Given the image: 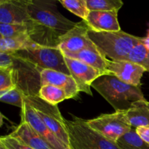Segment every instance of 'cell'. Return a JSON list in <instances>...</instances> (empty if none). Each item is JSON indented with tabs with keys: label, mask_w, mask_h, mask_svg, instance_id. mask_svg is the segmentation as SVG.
<instances>
[{
	"label": "cell",
	"mask_w": 149,
	"mask_h": 149,
	"mask_svg": "<svg viewBox=\"0 0 149 149\" xmlns=\"http://www.w3.org/2000/svg\"><path fill=\"white\" fill-rule=\"evenodd\" d=\"M29 36L39 45L58 47L59 39L77 23L58 11L55 0H29Z\"/></svg>",
	"instance_id": "obj_1"
},
{
	"label": "cell",
	"mask_w": 149,
	"mask_h": 149,
	"mask_svg": "<svg viewBox=\"0 0 149 149\" xmlns=\"http://www.w3.org/2000/svg\"><path fill=\"white\" fill-rule=\"evenodd\" d=\"M91 87L111 105L115 111L128 110L133 103L145 99L141 87L127 84L112 74L98 77Z\"/></svg>",
	"instance_id": "obj_2"
},
{
	"label": "cell",
	"mask_w": 149,
	"mask_h": 149,
	"mask_svg": "<svg viewBox=\"0 0 149 149\" xmlns=\"http://www.w3.org/2000/svg\"><path fill=\"white\" fill-rule=\"evenodd\" d=\"M88 36L97 49L111 61H126L134 47L142 40V37L130 34L122 30L97 32L88 29Z\"/></svg>",
	"instance_id": "obj_3"
},
{
	"label": "cell",
	"mask_w": 149,
	"mask_h": 149,
	"mask_svg": "<svg viewBox=\"0 0 149 149\" xmlns=\"http://www.w3.org/2000/svg\"><path fill=\"white\" fill-rule=\"evenodd\" d=\"M71 149H120L116 143L92 129L87 120L73 116L72 119H65Z\"/></svg>",
	"instance_id": "obj_4"
},
{
	"label": "cell",
	"mask_w": 149,
	"mask_h": 149,
	"mask_svg": "<svg viewBox=\"0 0 149 149\" xmlns=\"http://www.w3.org/2000/svg\"><path fill=\"white\" fill-rule=\"evenodd\" d=\"M15 55L36 67L38 70L49 69L70 74L63 52L59 47H45L36 44L23 50L14 52Z\"/></svg>",
	"instance_id": "obj_5"
},
{
	"label": "cell",
	"mask_w": 149,
	"mask_h": 149,
	"mask_svg": "<svg viewBox=\"0 0 149 149\" xmlns=\"http://www.w3.org/2000/svg\"><path fill=\"white\" fill-rule=\"evenodd\" d=\"M24 100L36 111L47 127L68 147L70 141L65 125V119L61 115L58 106L47 103L38 95H24Z\"/></svg>",
	"instance_id": "obj_6"
},
{
	"label": "cell",
	"mask_w": 149,
	"mask_h": 149,
	"mask_svg": "<svg viewBox=\"0 0 149 149\" xmlns=\"http://www.w3.org/2000/svg\"><path fill=\"white\" fill-rule=\"evenodd\" d=\"M87 123L92 129L114 143L132 129L127 116V111H116L114 113L102 114L87 120Z\"/></svg>",
	"instance_id": "obj_7"
},
{
	"label": "cell",
	"mask_w": 149,
	"mask_h": 149,
	"mask_svg": "<svg viewBox=\"0 0 149 149\" xmlns=\"http://www.w3.org/2000/svg\"><path fill=\"white\" fill-rule=\"evenodd\" d=\"M88 29L82 20L60 38L58 47L63 55L77 53L83 49H98L89 38Z\"/></svg>",
	"instance_id": "obj_8"
},
{
	"label": "cell",
	"mask_w": 149,
	"mask_h": 149,
	"mask_svg": "<svg viewBox=\"0 0 149 149\" xmlns=\"http://www.w3.org/2000/svg\"><path fill=\"white\" fill-rule=\"evenodd\" d=\"M21 121L29 124L52 149H71L47 127L33 108L25 100L21 108Z\"/></svg>",
	"instance_id": "obj_9"
},
{
	"label": "cell",
	"mask_w": 149,
	"mask_h": 149,
	"mask_svg": "<svg viewBox=\"0 0 149 149\" xmlns=\"http://www.w3.org/2000/svg\"><path fill=\"white\" fill-rule=\"evenodd\" d=\"M64 58L70 74L77 82L79 91L93 95L91 91L92 84L98 77L104 74L99 70L78 60L65 56H64Z\"/></svg>",
	"instance_id": "obj_10"
},
{
	"label": "cell",
	"mask_w": 149,
	"mask_h": 149,
	"mask_svg": "<svg viewBox=\"0 0 149 149\" xmlns=\"http://www.w3.org/2000/svg\"><path fill=\"white\" fill-rule=\"evenodd\" d=\"M30 21L29 0H1L0 23L29 24Z\"/></svg>",
	"instance_id": "obj_11"
},
{
	"label": "cell",
	"mask_w": 149,
	"mask_h": 149,
	"mask_svg": "<svg viewBox=\"0 0 149 149\" xmlns=\"http://www.w3.org/2000/svg\"><path fill=\"white\" fill-rule=\"evenodd\" d=\"M146 70L138 64L129 61L109 60L107 72L127 84L141 87V80Z\"/></svg>",
	"instance_id": "obj_12"
},
{
	"label": "cell",
	"mask_w": 149,
	"mask_h": 149,
	"mask_svg": "<svg viewBox=\"0 0 149 149\" xmlns=\"http://www.w3.org/2000/svg\"><path fill=\"white\" fill-rule=\"evenodd\" d=\"M46 84L63 89L66 93L68 99L76 97L80 92L77 82L71 75L54 70L45 69L40 72V86Z\"/></svg>",
	"instance_id": "obj_13"
},
{
	"label": "cell",
	"mask_w": 149,
	"mask_h": 149,
	"mask_svg": "<svg viewBox=\"0 0 149 149\" xmlns=\"http://www.w3.org/2000/svg\"><path fill=\"white\" fill-rule=\"evenodd\" d=\"M90 30L97 32L121 31L118 21V13L114 12L90 11L84 21Z\"/></svg>",
	"instance_id": "obj_14"
},
{
	"label": "cell",
	"mask_w": 149,
	"mask_h": 149,
	"mask_svg": "<svg viewBox=\"0 0 149 149\" xmlns=\"http://www.w3.org/2000/svg\"><path fill=\"white\" fill-rule=\"evenodd\" d=\"M10 135L33 149H52L29 124L23 121Z\"/></svg>",
	"instance_id": "obj_15"
},
{
	"label": "cell",
	"mask_w": 149,
	"mask_h": 149,
	"mask_svg": "<svg viewBox=\"0 0 149 149\" xmlns=\"http://www.w3.org/2000/svg\"><path fill=\"white\" fill-rule=\"evenodd\" d=\"M64 56L81 61L100 71L104 75H109L107 67L109 60L99 49H83L77 53L68 54Z\"/></svg>",
	"instance_id": "obj_16"
},
{
	"label": "cell",
	"mask_w": 149,
	"mask_h": 149,
	"mask_svg": "<svg viewBox=\"0 0 149 149\" xmlns=\"http://www.w3.org/2000/svg\"><path fill=\"white\" fill-rule=\"evenodd\" d=\"M127 116L132 128L149 125V102L146 99L138 100L127 110Z\"/></svg>",
	"instance_id": "obj_17"
},
{
	"label": "cell",
	"mask_w": 149,
	"mask_h": 149,
	"mask_svg": "<svg viewBox=\"0 0 149 149\" xmlns=\"http://www.w3.org/2000/svg\"><path fill=\"white\" fill-rule=\"evenodd\" d=\"M36 45L29 35L0 39V52L14 53Z\"/></svg>",
	"instance_id": "obj_18"
},
{
	"label": "cell",
	"mask_w": 149,
	"mask_h": 149,
	"mask_svg": "<svg viewBox=\"0 0 149 149\" xmlns=\"http://www.w3.org/2000/svg\"><path fill=\"white\" fill-rule=\"evenodd\" d=\"M38 95L47 103L54 106H58L59 103L68 99L66 93L63 89L50 84L41 86Z\"/></svg>",
	"instance_id": "obj_19"
},
{
	"label": "cell",
	"mask_w": 149,
	"mask_h": 149,
	"mask_svg": "<svg viewBox=\"0 0 149 149\" xmlns=\"http://www.w3.org/2000/svg\"><path fill=\"white\" fill-rule=\"evenodd\" d=\"M116 143L120 149H149V144L140 138L134 128L121 137Z\"/></svg>",
	"instance_id": "obj_20"
},
{
	"label": "cell",
	"mask_w": 149,
	"mask_h": 149,
	"mask_svg": "<svg viewBox=\"0 0 149 149\" xmlns=\"http://www.w3.org/2000/svg\"><path fill=\"white\" fill-rule=\"evenodd\" d=\"M126 61L138 64L143 67L146 71H149V51L142 43V40L134 47Z\"/></svg>",
	"instance_id": "obj_21"
},
{
	"label": "cell",
	"mask_w": 149,
	"mask_h": 149,
	"mask_svg": "<svg viewBox=\"0 0 149 149\" xmlns=\"http://www.w3.org/2000/svg\"><path fill=\"white\" fill-rule=\"evenodd\" d=\"M87 4L90 11L114 12L118 13L124 3L121 0H87Z\"/></svg>",
	"instance_id": "obj_22"
},
{
	"label": "cell",
	"mask_w": 149,
	"mask_h": 149,
	"mask_svg": "<svg viewBox=\"0 0 149 149\" xmlns=\"http://www.w3.org/2000/svg\"><path fill=\"white\" fill-rule=\"evenodd\" d=\"M24 93L17 86L0 91V101L21 109L24 102Z\"/></svg>",
	"instance_id": "obj_23"
},
{
	"label": "cell",
	"mask_w": 149,
	"mask_h": 149,
	"mask_svg": "<svg viewBox=\"0 0 149 149\" xmlns=\"http://www.w3.org/2000/svg\"><path fill=\"white\" fill-rule=\"evenodd\" d=\"M59 2L68 11L85 21L90 13L87 0H59Z\"/></svg>",
	"instance_id": "obj_24"
},
{
	"label": "cell",
	"mask_w": 149,
	"mask_h": 149,
	"mask_svg": "<svg viewBox=\"0 0 149 149\" xmlns=\"http://www.w3.org/2000/svg\"><path fill=\"white\" fill-rule=\"evenodd\" d=\"M0 34L4 38L29 35V25L0 23Z\"/></svg>",
	"instance_id": "obj_25"
},
{
	"label": "cell",
	"mask_w": 149,
	"mask_h": 149,
	"mask_svg": "<svg viewBox=\"0 0 149 149\" xmlns=\"http://www.w3.org/2000/svg\"><path fill=\"white\" fill-rule=\"evenodd\" d=\"M16 86L13 67L0 68V91Z\"/></svg>",
	"instance_id": "obj_26"
},
{
	"label": "cell",
	"mask_w": 149,
	"mask_h": 149,
	"mask_svg": "<svg viewBox=\"0 0 149 149\" xmlns=\"http://www.w3.org/2000/svg\"><path fill=\"white\" fill-rule=\"evenodd\" d=\"M0 139L7 149H33L10 135L0 137Z\"/></svg>",
	"instance_id": "obj_27"
},
{
	"label": "cell",
	"mask_w": 149,
	"mask_h": 149,
	"mask_svg": "<svg viewBox=\"0 0 149 149\" xmlns=\"http://www.w3.org/2000/svg\"><path fill=\"white\" fill-rule=\"evenodd\" d=\"M15 56L13 53L0 52V68H9L13 65Z\"/></svg>",
	"instance_id": "obj_28"
},
{
	"label": "cell",
	"mask_w": 149,
	"mask_h": 149,
	"mask_svg": "<svg viewBox=\"0 0 149 149\" xmlns=\"http://www.w3.org/2000/svg\"><path fill=\"white\" fill-rule=\"evenodd\" d=\"M135 131L143 141L149 144V125L148 126L139 127L135 129Z\"/></svg>",
	"instance_id": "obj_29"
},
{
	"label": "cell",
	"mask_w": 149,
	"mask_h": 149,
	"mask_svg": "<svg viewBox=\"0 0 149 149\" xmlns=\"http://www.w3.org/2000/svg\"><path fill=\"white\" fill-rule=\"evenodd\" d=\"M142 43L143 44L144 46L147 48V49L149 51V29L147 32V35L145 37L142 38Z\"/></svg>",
	"instance_id": "obj_30"
},
{
	"label": "cell",
	"mask_w": 149,
	"mask_h": 149,
	"mask_svg": "<svg viewBox=\"0 0 149 149\" xmlns=\"http://www.w3.org/2000/svg\"><path fill=\"white\" fill-rule=\"evenodd\" d=\"M4 116L2 113L0 112V127L3 125L4 124Z\"/></svg>",
	"instance_id": "obj_31"
},
{
	"label": "cell",
	"mask_w": 149,
	"mask_h": 149,
	"mask_svg": "<svg viewBox=\"0 0 149 149\" xmlns=\"http://www.w3.org/2000/svg\"><path fill=\"white\" fill-rule=\"evenodd\" d=\"M0 149H7V148H6L5 146L4 145V143L1 142V139H0Z\"/></svg>",
	"instance_id": "obj_32"
},
{
	"label": "cell",
	"mask_w": 149,
	"mask_h": 149,
	"mask_svg": "<svg viewBox=\"0 0 149 149\" xmlns=\"http://www.w3.org/2000/svg\"><path fill=\"white\" fill-rule=\"evenodd\" d=\"M1 38H2V36H1V35L0 34V39H1Z\"/></svg>",
	"instance_id": "obj_33"
},
{
	"label": "cell",
	"mask_w": 149,
	"mask_h": 149,
	"mask_svg": "<svg viewBox=\"0 0 149 149\" xmlns=\"http://www.w3.org/2000/svg\"><path fill=\"white\" fill-rule=\"evenodd\" d=\"M1 0H0V3H1Z\"/></svg>",
	"instance_id": "obj_34"
}]
</instances>
